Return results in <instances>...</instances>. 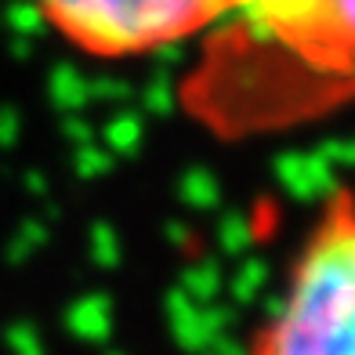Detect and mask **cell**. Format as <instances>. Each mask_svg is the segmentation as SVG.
<instances>
[{
	"label": "cell",
	"instance_id": "6da1fadb",
	"mask_svg": "<svg viewBox=\"0 0 355 355\" xmlns=\"http://www.w3.org/2000/svg\"><path fill=\"white\" fill-rule=\"evenodd\" d=\"M185 80L218 135H257L355 102V0H229Z\"/></svg>",
	"mask_w": 355,
	"mask_h": 355
},
{
	"label": "cell",
	"instance_id": "7a4b0ae2",
	"mask_svg": "<svg viewBox=\"0 0 355 355\" xmlns=\"http://www.w3.org/2000/svg\"><path fill=\"white\" fill-rule=\"evenodd\" d=\"M250 355H355V185L319 203Z\"/></svg>",
	"mask_w": 355,
	"mask_h": 355
},
{
	"label": "cell",
	"instance_id": "3957f363",
	"mask_svg": "<svg viewBox=\"0 0 355 355\" xmlns=\"http://www.w3.org/2000/svg\"><path fill=\"white\" fill-rule=\"evenodd\" d=\"M44 26L91 58H138L203 37L229 0H26Z\"/></svg>",
	"mask_w": 355,
	"mask_h": 355
}]
</instances>
